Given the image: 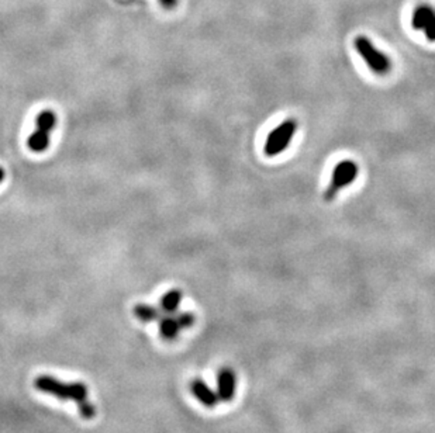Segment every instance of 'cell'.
<instances>
[{"mask_svg":"<svg viewBox=\"0 0 435 433\" xmlns=\"http://www.w3.org/2000/svg\"><path fill=\"white\" fill-rule=\"evenodd\" d=\"M34 385L39 391L49 394L62 401H75L78 404L79 414L84 419H92L96 415L95 405L89 401V389L88 387L76 382V383H64L51 376H40L36 379Z\"/></svg>","mask_w":435,"mask_h":433,"instance_id":"6da1fadb","label":"cell"},{"mask_svg":"<svg viewBox=\"0 0 435 433\" xmlns=\"http://www.w3.org/2000/svg\"><path fill=\"white\" fill-rule=\"evenodd\" d=\"M191 389L194 392V397L207 408H213L217 405L220 401L219 394L213 391L209 385L206 384L203 380H194L191 384Z\"/></svg>","mask_w":435,"mask_h":433,"instance_id":"52a82bcc","label":"cell"},{"mask_svg":"<svg viewBox=\"0 0 435 433\" xmlns=\"http://www.w3.org/2000/svg\"><path fill=\"white\" fill-rule=\"evenodd\" d=\"M3 179H4V170H3V168H0V183L3 182Z\"/></svg>","mask_w":435,"mask_h":433,"instance_id":"9a60e30c","label":"cell"},{"mask_svg":"<svg viewBox=\"0 0 435 433\" xmlns=\"http://www.w3.org/2000/svg\"><path fill=\"white\" fill-rule=\"evenodd\" d=\"M175 317L182 330L191 328L194 324V315L192 312H179V314H175Z\"/></svg>","mask_w":435,"mask_h":433,"instance_id":"4fadbf2b","label":"cell"},{"mask_svg":"<svg viewBox=\"0 0 435 433\" xmlns=\"http://www.w3.org/2000/svg\"><path fill=\"white\" fill-rule=\"evenodd\" d=\"M56 126V114L52 110H43L36 120V128L43 130L46 133H52Z\"/></svg>","mask_w":435,"mask_h":433,"instance_id":"7c38bea8","label":"cell"},{"mask_svg":"<svg viewBox=\"0 0 435 433\" xmlns=\"http://www.w3.org/2000/svg\"><path fill=\"white\" fill-rule=\"evenodd\" d=\"M159 3L165 9H174L178 4V0H159Z\"/></svg>","mask_w":435,"mask_h":433,"instance_id":"5bb4252c","label":"cell"},{"mask_svg":"<svg viewBox=\"0 0 435 433\" xmlns=\"http://www.w3.org/2000/svg\"><path fill=\"white\" fill-rule=\"evenodd\" d=\"M411 26L414 30L423 31L430 43H435V9L431 6H417L411 14Z\"/></svg>","mask_w":435,"mask_h":433,"instance_id":"5b68a950","label":"cell"},{"mask_svg":"<svg viewBox=\"0 0 435 433\" xmlns=\"http://www.w3.org/2000/svg\"><path fill=\"white\" fill-rule=\"evenodd\" d=\"M237 388V379L231 369L224 367L219 372L217 376V394L219 398L224 402H229L234 398Z\"/></svg>","mask_w":435,"mask_h":433,"instance_id":"8992f818","label":"cell"},{"mask_svg":"<svg viewBox=\"0 0 435 433\" xmlns=\"http://www.w3.org/2000/svg\"><path fill=\"white\" fill-rule=\"evenodd\" d=\"M358 173H359V168L354 161H341L333 170L329 188L323 194V198L326 201L334 200L342 189L351 186L355 182Z\"/></svg>","mask_w":435,"mask_h":433,"instance_id":"3957f363","label":"cell"},{"mask_svg":"<svg viewBox=\"0 0 435 433\" xmlns=\"http://www.w3.org/2000/svg\"><path fill=\"white\" fill-rule=\"evenodd\" d=\"M134 315L141 321V322H154L159 321L162 317L161 310L148 305V304H137L134 307Z\"/></svg>","mask_w":435,"mask_h":433,"instance_id":"8fae6325","label":"cell"},{"mask_svg":"<svg viewBox=\"0 0 435 433\" xmlns=\"http://www.w3.org/2000/svg\"><path fill=\"white\" fill-rule=\"evenodd\" d=\"M354 47L364 59V62L369 66L372 72L376 75H386L391 68V62L389 59L386 54L376 49L374 43L365 37V36H358L354 40Z\"/></svg>","mask_w":435,"mask_h":433,"instance_id":"7a4b0ae2","label":"cell"},{"mask_svg":"<svg viewBox=\"0 0 435 433\" xmlns=\"http://www.w3.org/2000/svg\"><path fill=\"white\" fill-rule=\"evenodd\" d=\"M181 302H182V291L176 289L171 290L161 300V311L166 315H172L179 310Z\"/></svg>","mask_w":435,"mask_h":433,"instance_id":"9c48e42d","label":"cell"},{"mask_svg":"<svg viewBox=\"0 0 435 433\" xmlns=\"http://www.w3.org/2000/svg\"><path fill=\"white\" fill-rule=\"evenodd\" d=\"M27 146L30 151L36 153L47 151L49 146V133L36 128L34 133H31L27 140Z\"/></svg>","mask_w":435,"mask_h":433,"instance_id":"30bf717a","label":"cell"},{"mask_svg":"<svg viewBox=\"0 0 435 433\" xmlns=\"http://www.w3.org/2000/svg\"><path fill=\"white\" fill-rule=\"evenodd\" d=\"M181 330L182 328H181L175 314L161 317V320H159V334L165 340H174L175 337L179 335Z\"/></svg>","mask_w":435,"mask_h":433,"instance_id":"ba28073f","label":"cell"},{"mask_svg":"<svg viewBox=\"0 0 435 433\" xmlns=\"http://www.w3.org/2000/svg\"><path fill=\"white\" fill-rule=\"evenodd\" d=\"M296 131H297V123L293 118L281 123L275 130L271 131V134L268 136V138L265 141V145H264L265 155L274 158V156H278L282 152H285L290 143L293 141Z\"/></svg>","mask_w":435,"mask_h":433,"instance_id":"277c9868","label":"cell"}]
</instances>
